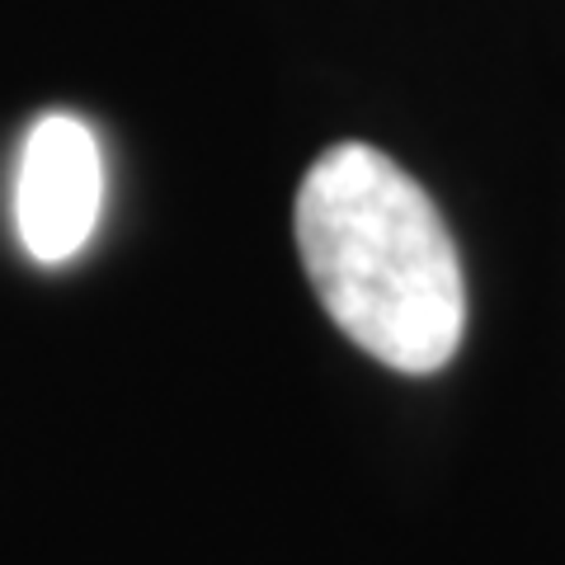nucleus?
<instances>
[{
	"label": "nucleus",
	"instance_id": "nucleus-1",
	"mask_svg": "<svg viewBox=\"0 0 565 565\" xmlns=\"http://www.w3.org/2000/svg\"><path fill=\"white\" fill-rule=\"evenodd\" d=\"M321 307L363 353L411 377L452 363L467 288L444 212L392 156L340 141L316 156L292 207Z\"/></svg>",
	"mask_w": 565,
	"mask_h": 565
},
{
	"label": "nucleus",
	"instance_id": "nucleus-2",
	"mask_svg": "<svg viewBox=\"0 0 565 565\" xmlns=\"http://www.w3.org/2000/svg\"><path fill=\"white\" fill-rule=\"evenodd\" d=\"M104 203V166L95 132L71 114H47L24 141L20 189H14V212H20L24 250L39 264H62L90 241Z\"/></svg>",
	"mask_w": 565,
	"mask_h": 565
}]
</instances>
